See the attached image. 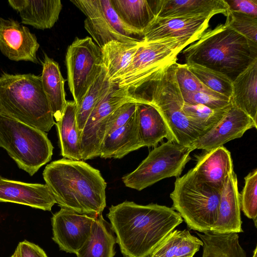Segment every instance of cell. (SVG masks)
Instances as JSON below:
<instances>
[{
    "label": "cell",
    "mask_w": 257,
    "mask_h": 257,
    "mask_svg": "<svg viewBox=\"0 0 257 257\" xmlns=\"http://www.w3.org/2000/svg\"><path fill=\"white\" fill-rule=\"evenodd\" d=\"M107 216L124 257H147L183 222L173 208L125 201L109 208Z\"/></svg>",
    "instance_id": "1"
},
{
    "label": "cell",
    "mask_w": 257,
    "mask_h": 257,
    "mask_svg": "<svg viewBox=\"0 0 257 257\" xmlns=\"http://www.w3.org/2000/svg\"><path fill=\"white\" fill-rule=\"evenodd\" d=\"M43 176L61 208L79 214H102L106 183L98 170L83 161L64 158L47 165Z\"/></svg>",
    "instance_id": "2"
},
{
    "label": "cell",
    "mask_w": 257,
    "mask_h": 257,
    "mask_svg": "<svg viewBox=\"0 0 257 257\" xmlns=\"http://www.w3.org/2000/svg\"><path fill=\"white\" fill-rule=\"evenodd\" d=\"M186 63H196L222 73L232 81L257 58V44L220 24L205 32L183 51Z\"/></svg>",
    "instance_id": "3"
},
{
    "label": "cell",
    "mask_w": 257,
    "mask_h": 257,
    "mask_svg": "<svg viewBox=\"0 0 257 257\" xmlns=\"http://www.w3.org/2000/svg\"><path fill=\"white\" fill-rule=\"evenodd\" d=\"M176 63L155 74L145 84L127 92L125 96L137 103L155 107L164 120L172 142L190 148L202 134L182 110L184 101L176 77Z\"/></svg>",
    "instance_id": "4"
},
{
    "label": "cell",
    "mask_w": 257,
    "mask_h": 257,
    "mask_svg": "<svg viewBox=\"0 0 257 257\" xmlns=\"http://www.w3.org/2000/svg\"><path fill=\"white\" fill-rule=\"evenodd\" d=\"M0 112L45 132L55 124L41 76L32 73L0 76Z\"/></svg>",
    "instance_id": "5"
},
{
    "label": "cell",
    "mask_w": 257,
    "mask_h": 257,
    "mask_svg": "<svg viewBox=\"0 0 257 257\" xmlns=\"http://www.w3.org/2000/svg\"><path fill=\"white\" fill-rule=\"evenodd\" d=\"M192 43L190 39L182 37H168L149 42L142 41L130 64L110 80L117 86L114 94L119 96L145 84L155 74L176 63L178 55Z\"/></svg>",
    "instance_id": "6"
},
{
    "label": "cell",
    "mask_w": 257,
    "mask_h": 257,
    "mask_svg": "<svg viewBox=\"0 0 257 257\" xmlns=\"http://www.w3.org/2000/svg\"><path fill=\"white\" fill-rule=\"evenodd\" d=\"M220 193L198 180L191 169L176 179L170 196L173 209L188 227L203 233L211 231L216 223Z\"/></svg>",
    "instance_id": "7"
},
{
    "label": "cell",
    "mask_w": 257,
    "mask_h": 257,
    "mask_svg": "<svg viewBox=\"0 0 257 257\" xmlns=\"http://www.w3.org/2000/svg\"><path fill=\"white\" fill-rule=\"evenodd\" d=\"M0 147L30 176L51 160L53 150L46 132L1 112Z\"/></svg>",
    "instance_id": "8"
},
{
    "label": "cell",
    "mask_w": 257,
    "mask_h": 257,
    "mask_svg": "<svg viewBox=\"0 0 257 257\" xmlns=\"http://www.w3.org/2000/svg\"><path fill=\"white\" fill-rule=\"evenodd\" d=\"M189 147L167 141L155 147L139 166L124 175L122 180L127 187L138 191L169 177H178L191 159Z\"/></svg>",
    "instance_id": "9"
},
{
    "label": "cell",
    "mask_w": 257,
    "mask_h": 257,
    "mask_svg": "<svg viewBox=\"0 0 257 257\" xmlns=\"http://www.w3.org/2000/svg\"><path fill=\"white\" fill-rule=\"evenodd\" d=\"M86 16L84 28L100 48L112 41H141L138 34L119 18L110 0H70Z\"/></svg>",
    "instance_id": "10"
},
{
    "label": "cell",
    "mask_w": 257,
    "mask_h": 257,
    "mask_svg": "<svg viewBox=\"0 0 257 257\" xmlns=\"http://www.w3.org/2000/svg\"><path fill=\"white\" fill-rule=\"evenodd\" d=\"M65 60L69 88L77 106L102 66L101 49L89 37H76L67 48Z\"/></svg>",
    "instance_id": "11"
},
{
    "label": "cell",
    "mask_w": 257,
    "mask_h": 257,
    "mask_svg": "<svg viewBox=\"0 0 257 257\" xmlns=\"http://www.w3.org/2000/svg\"><path fill=\"white\" fill-rule=\"evenodd\" d=\"M116 86L112 83L109 89L89 115L81 132L80 154L82 161L99 157L109 116L121 105L133 101L127 97L114 95Z\"/></svg>",
    "instance_id": "12"
},
{
    "label": "cell",
    "mask_w": 257,
    "mask_h": 257,
    "mask_svg": "<svg viewBox=\"0 0 257 257\" xmlns=\"http://www.w3.org/2000/svg\"><path fill=\"white\" fill-rule=\"evenodd\" d=\"M97 215L61 208L51 218L53 241L61 250L76 254L89 237Z\"/></svg>",
    "instance_id": "13"
},
{
    "label": "cell",
    "mask_w": 257,
    "mask_h": 257,
    "mask_svg": "<svg viewBox=\"0 0 257 257\" xmlns=\"http://www.w3.org/2000/svg\"><path fill=\"white\" fill-rule=\"evenodd\" d=\"M37 38L26 27L12 18L0 17V51L11 60L39 63Z\"/></svg>",
    "instance_id": "14"
},
{
    "label": "cell",
    "mask_w": 257,
    "mask_h": 257,
    "mask_svg": "<svg viewBox=\"0 0 257 257\" xmlns=\"http://www.w3.org/2000/svg\"><path fill=\"white\" fill-rule=\"evenodd\" d=\"M257 128V123L242 110L233 106L211 130L200 137L190 147L192 151H206L223 146L228 142L241 138L247 130Z\"/></svg>",
    "instance_id": "15"
},
{
    "label": "cell",
    "mask_w": 257,
    "mask_h": 257,
    "mask_svg": "<svg viewBox=\"0 0 257 257\" xmlns=\"http://www.w3.org/2000/svg\"><path fill=\"white\" fill-rule=\"evenodd\" d=\"M211 18L205 16L157 18L141 40L149 42L168 37H182L194 42L208 28Z\"/></svg>",
    "instance_id": "16"
},
{
    "label": "cell",
    "mask_w": 257,
    "mask_h": 257,
    "mask_svg": "<svg viewBox=\"0 0 257 257\" xmlns=\"http://www.w3.org/2000/svg\"><path fill=\"white\" fill-rule=\"evenodd\" d=\"M0 202L51 211L56 200L47 185L10 180L0 176Z\"/></svg>",
    "instance_id": "17"
},
{
    "label": "cell",
    "mask_w": 257,
    "mask_h": 257,
    "mask_svg": "<svg viewBox=\"0 0 257 257\" xmlns=\"http://www.w3.org/2000/svg\"><path fill=\"white\" fill-rule=\"evenodd\" d=\"M240 194L234 171L227 176L220 193L218 219L211 231L225 233L242 232Z\"/></svg>",
    "instance_id": "18"
},
{
    "label": "cell",
    "mask_w": 257,
    "mask_h": 257,
    "mask_svg": "<svg viewBox=\"0 0 257 257\" xmlns=\"http://www.w3.org/2000/svg\"><path fill=\"white\" fill-rule=\"evenodd\" d=\"M192 170L198 180L221 191L227 176L233 171L230 152L223 146L206 151Z\"/></svg>",
    "instance_id": "19"
},
{
    "label": "cell",
    "mask_w": 257,
    "mask_h": 257,
    "mask_svg": "<svg viewBox=\"0 0 257 257\" xmlns=\"http://www.w3.org/2000/svg\"><path fill=\"white\" fill-rule=\"evenodd\" d=\"M120 20L143 36L157 17L160 0H110Z\"/></svg>",
    "instance_id": "20"
},
{
    "label": "cell",
    "mask_w": 257,
    "mask_h": 257,
    "mask_svg": "<svg viewBox=\"0 0 257 257\" xmlns=\"http://www.w3.org/2000/svg\"><path fill=\"white\" fill-rule=\"evenodd\" d=\"M8 3L19 13L22 24L40 30L52 28L62 9L60 0H9Z\"/></svg>",
    "instance_id": "21"
},
{
    "label": "cell",
    "mask_w": 257,
    "mask_h": 257,
    "mask_svg": "<svg viewBox=\"0 0 257 257\" xmlns=\"http://www.w3.org/2000/svg\"><path fill=\"white\" fill-rule=\"evenodd\" d=\"M142 147L143 146L139 135L136 109L134 114L126 124L104 137L99 157L104 159H121L128 153Z\"/></svg>",
    "instance_id": "22"
},
{
    "label": "cell",
    "mask_w": 257,
    "mask_h": 257,
    "mask_svg": "<svg viewBox=\"0 0 257 257\" xmlns=\"http://www.w3.org/2000/svg\"><path fill=\"white\" fill-rule=\"evenodd\" d=\"M228 7L224 0H160L157 18L227 15Z\"/></svg>",
    "instance_id": "23"
},
{
    "label": "cell",
    "mask_w": 257,
    "mask_h": 257,
    "mask_svg": "<svg viewBox=\"0 0 257 257\" xmlns=\"http://www.w3.org/2000/svg\"><path fill=\"white\" fill-rule=\"evenodd\" d=\"M257 58L232 81L230 102L257 123Z\"/></svg>",
    "instance_id": "24"
},
{
    "label": "cell",
    "mask_w": 257,
    "mask_h": 257,
    "mask_svg": "<svg viewBox=\"0 0 257 257\" xmlns=\"http://www.w3.org/2000/svg\"><path fill=\"white\" fill-rule=\"evenodd\" d=\"M42 66L41 78L43 89L57 122L60 119L66 105L65 79L62 75L58 63L46 53Z\"/></svg>",
    "instance_id": "25"
},
{
    "label": "cell",
    "mask_w": 257,
    "mask_h": 257,
    "mask_svg": "<svg viewBox=\"0 0 257 257\" xmlns=\"http://www.w3.org/2000/svg\"><path fill=\"white\" fill-rule=\"evenodd\" d=\"M113 233L102 214L98 215L89 237L76 253L77 257H113L116 242Z\"/></svg>",
    "instance_id": "26"
},
{
    "label": "cell",
    "mask_w": 257,
    "mask_h": 257,
    "mask_svg": "<svg viewBox=\"0 0 257 257\" xmlns=\"http://www.w3.org/2000/svg\"><path fill=\"white\" fill-rule=\"evenodd\" d=\"M139 135L143 147H156L164 138L172 142L162 116L153 105L137 103Z\"/></svg>",
    "instance_id": "27"
},
{
    "label": "cell",
    "mask_w": 257,
    "mask_h": 257,
    "mask_svg": "<svg viewBox=\"0 0 257 257\" xmlns=\"http://www.w3.org/2000/svg\"><path fill=\"white\" fill-rule=\"evenodd\" d=\"M76 104L67 101L60 119L56 123L60 141L61 155L65 159L79 161L80 132L76 121Z\"/></svg>",
    "instance_id": "28"
},
{
    "label": "cell",
    "mask_w": 257,
    "mask_h": 257,
    "mask_svg": "<svg viewBox=\"0 0 257 257\" xmlns=\"http://www.w3.org/2000/svg\"><path fill=\"white\" fill-rule=\"evenodd\" d=\"M141 42L126 43L110 41L102 48V65L110 80L118 76L132 62Z\"/></svg>",
    "instance_id": "29"
},
{
    "label": "cell",
    "mask_w": 257,
    "mask_h": 257,
    "mask_svg": "<svg viewBox=\"0 0 257 257\" xmlns=\"http://www.w3.org/2000/svg\"><path fill=\"white\" fill-rule=\"evenodd\" d=\"M203 242L189 230L170 232L150 254L153 257H193Z\"/></svg>",
    "instance_id": "30"
},
{
    "label": "cell",
    "mask_w": 257,
    "mask_h": 257,
    "mask_svg": "<svg viewBox=\"0 0 257 257\" xmlns=\"http://www.w3.org/2000/svg\"><path fill=\"white\" fill-rule=\"evenodd\" d=\"M203 242L202 257H246L237 233H197Z\"/></svg>",
    "instance_id": "31"
},
{
    "label": "cell",
    "mask_w": 257,
    "mask_h": 257,
    "mask_svg": "<svg viewBox=\"0 0 257 257\" xmlns=\"http://www.w3.org/2000/svg\"><path fill=\"white\" fill-rule=\"evenodd\" d=\"M111 84L106 71L102 66L82 100L76 106V121L80 133L89 115Z\"/></svg>",
    "instance_id": "32"
},
{
    "label": "cell",
    "mask_w": 257,
    "mask_h": 257,
    "mask_svg": "<svg viewBox=\"0 0 257 257\" xmlns=\"http://www.w3.org/2000/svg\"><path fill=\"white\" fill-rule=\"evenodd\" d=\"M231 106L230 104L221 108L212 109L203 105L189 104L184 102L182 110L202 136L214 126Z\"/></svg>",
    "instance_id": "33"
},
{
    "label": "cell",
    "mask_w": 257,
    "mask_h": 257,
    "mask_svg": "<svg viewBox=\"0 0 257 257\" xmlns=\"http://www.w3.org/2000/svg\"><path fill=\"white\" fill-rule=\"evenodd\" d=\"M188 69L204 85L230 99L232 80L226 75L196 63H186Z\"/></svg>",
    "instance_id": "34"
},
{
    "label": "cell",
    "mask_w": 257,
    "mask_h": 257,
    "mask_svg": "<svg viewBox=\"0 0 257 257\" xmlns=\"http://www.w3.org/2000/svg\"><path fill=\"white\" fill-rule=\"evenodd\" d=\"M244 185L240 194V209L248 218L257 222V169L250 172L245 178Z\"/></svg>",
    "instance_id": "35"
},
{
    "label": "cell",
    "mask_w": 257,
    "mask_h": 257,
    "mask_svg": "<svg viewBox=\"0 0 257 257\" xmlns=\"http://www.w3.org/2000/svg\"><path fill=\"white\" fill-rule=\"evenodd\" d=\"M224 25L257 44V17L228 11Z\"/></svg>",
    "instance_id": "36"
},
{
    "label": "cell",
    "mask_w": 257,
    "mask_h": 257,
    "mask_svg": "<svg viewBox=\"0 0 257 257\" xmlns=\"http://www.w3.org/2000/svg\"><path fill=\"white\" fill-rule=\"evenodd\" d=\"M181 94L184 102L189 104H201L212 109H218L231 104L230 98L211 89Z\"/></svg>",
    "instance_id": "37"
},
{
    "label": "cell",
    "mask_w": 257,
    "mask_h": 257,
    "mask_svg": "<svg viewBox=\"0 0 257 257\" xmlns=\"http://www.w3.org/2000/svg\"><path fill=\"white\" fill-rule=\"evenodd\" d=\"M175 75L181 92L209 90L188 69L187 64L176 63Z\"/></svg>",
    "instance_id": "38"
},
{
    "label": "cell",
    "mask_w": 257,
    "mask_h": 257,
    "mask_svg": "<svg viewBox=\"0 0 257 257\" xmlns=\"http://www.w3.org/2000/svg\"><path fill=\"white\" fill-rule=\"evenodd\" d=\"M137 103L134 101L125 102L110 114L107 123L105 137L127 122L136 112Z\"/></svg>",
    "instance_id": "39"
},
{
    "label": "cell",
    "mask_w": 257,
    "mask_h": 257,
    "mask_svg": "<svg viewBox=\"0 0 257 257\" xmlns=\"http://www.w3.org/2000/svg\"><path fill=\"white\" fill-rule=\"evenodd\" d=\"M228 10L257 17V0H224Z\"/></svg>",
    "instance_id": "40"
},
{
    "label": "cell",
    "mask_w": 257,
    "mask_h": 257,
    "mask_svg": "<svg viewBox=\"0 0 257 257\" xmlns=\"http://www.w3.org/2000/svg\"><path fill=\"white\" fill-rule=\"evenodd\" d=\"M17 247L20 257H48L42 248L26 240L20 242Z\"/></svg>",
    "instance_id": "41"
},
{
    "label": "cell",
    "mask_w": 257,
    "mask_h": 257,
    "mask_svg": "<svg viewBox=\"0 0 257 257\" xmlns=\"http://www.w3.org/2000/svg\"><path fill=\"white\" fill-rule=\"evenodd\" d=\"M256 251H257V248H256V246L255 247L254 251H253V255H252V257H256Z\"/></svg>",
    "instance_id": "42"
},
{
    "label": "cell",
    "mask_w": 257,
    "mask_h": 257,
    "mask_svg": "<svg viewBox=\"0 0 257 257\" xmlns=\"http://www.w3.org/2000/svg\"><path fill=\"white\" fill-rule=\"evenodd\" d=\"M147 257H153V256H152L151 255H148V256H147Z\"/></svg>",
    "instance_id": "43"
}]
</instances>
